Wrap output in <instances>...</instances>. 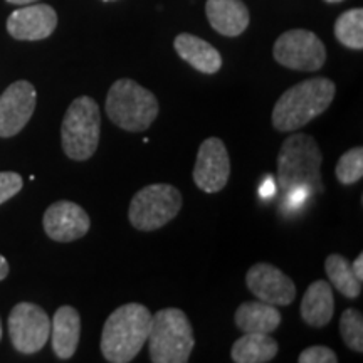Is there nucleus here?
<instances>
[{"instance_id":"nucleus-1","label":"nucleus","mask_w":363,"mask_h":363,"mask_svg":"<svg viewBox=\"0 0 363 363\" xmlns=\"http://www.w3.org/2000/svg\"><path fill=\"white\" fill-rule=\"evenodd\" d=\"M152 326V313L140 303H126L116 308L104 321L101 353L110 363H130L147 343Z\"/></svg>"},{"instance_id":"nucleus-2","label":"nucleus","mask_w":363,"mask_h":363,"mask_svg":"<svg viewBox=\"0 0 363 363\" xmlns=\"http://www.w3.org/2000/svg\"><path fill=\"white\" fill-rule=\"evenodd\" d=\"M337 86L328 78H311L286 89L272 108V126L293 133L328 110Z\"/></svg>"},{"instance_id":"nucleus-3","label":"nucleus","mask_w":363,"mask_h":363,"mask_svg":"<svg viewBox=\"0 0 363 363\" xmlns=\"http://www.w3.org/2000/svg\"><path fill=\"white\" fill-rule=\"evenodd\" d=\"M320 147L311 135L293 133L284 140L278 155V185L284 194L305 190L323 194Z\"/></svg>"},{"instance_id":"nucleus-4","label":"nucleus","mask_w":363,"mask_h":363,"mask_svg":"<svg viewBox=\"0 0 363 363\" xmlns=\"http://www.w3.org/2000/svg\"><path fill=\"white\" fill-rule=\"evenodd\" d=\"M104 110L118 128L130 133H142L157 120L160 108L152 91L133 79L123 78L111 84Z\"/></svg>"},{"instance_id":"nucleus-5","label":"nucleus","mask_w":363,"mask_h":363,"mask_svg":"<svg viewBox=\"0 0 363 363\" xmlns=\"http://www.w3.org/2000/svg\"><path fill=\"white\" fill-rule=\"evenodd\" d=\"M147 342L153 363H187L195 347L189 316L179 308L157 311L152 315Z\"/></svg>"},{"instance_id":"nucleus-6","label":"nucleus","mask_w":363,"mask_h":363,"mask_svg":"<svg viewBox=\"0 0 363 363\" xmlns=\"http://www.w3.org/2000/svg\"><path fill=\"white\" fill-rule=\"evenodd\" d=\"M101 136V113L89 96H79L69 104L61 125V142L66 157L76 162L89 160L96 153Z\"/></svg>"},{"instance_id":"nucleus-7","label":"nucleus","mask_w":363,"mask_h":363,"mask_svg":"<svg viewBox=\"0 0 363 363\" xmlns=\"http://www.w3.org/2000/svg\"><path fill=\"white\" fill-rule=\"evenodd\" d=\"M184 197L170 184H152L133 195L128 208V219L136 230L152 233L162 229L179 216Z\"/></svg>"},{"instance_id":"nucleus-8","label":"nucleus","mask_w":363,"mask_h":363,"mask_svg":"<svg viewBox=\"0 0 363 363\" xmlns=\"http://www.w3.org/2000/svg\"><path fill=\"white\" fill-rule=\"evenodd\" d=\"M276 62L293 71L313 72L321 69L326 61V48L311 30H286L276 39L272 48Z\"/></svg>"},{"instance_id":"nucleus-9","label":"nucleus","mask_w":363,"mask_h":363,"mask_svg":"<svg viewBox=\"0 0 363 363\" xmlns=\"http://www.w3.org/2000/svg\"><path fill=\"white\" fill-rule=\"evenodd\" d=\"M9 337L12 347L22 355L43 350L51 335V318L34 303H17L9 315Z\"/></svg>"},{"instance_id":"nucleus-10","label":"nucleus","mask_w":363,"mask_h":363,"mask_svg":"<svg viewBox=\"0 0 363 363\" xmlns=\"http://www.w3.org/2000/svg\"><path fill=\"white\" fill-rule=\"evenodd\" d=\"M192 177L195 185L206 194H217L225 189L230 177V158L220 138L211 136L201 143Z\"/></svg>"},{"instance_id":"nucleus-11","label":"nucleus","mask_w":363,"mask_h":363,"mask_svg":"<svg viewBox=\"0 0 363 363\" xmlns=\"http://www.w3.org/2000/svg\"><path fill=\"white\" fill-rule=\"evenodd\" d=\"M38 91L29 81H16L0 96V138L19 135L34 115Z\"/></svg>"},{"instance_id":"nucleus-12","label":"nucleus","mask_w":363,"mask_h":363,"mask_svg":"<svg viewBox=\"0 0 363 363\" xmlns=\"http://www.w3.org/2000/svg\"><path fill=\"white\" fill-rule=\"evenodd\" d=\"M246 284L259 301L274 306H289L296 298V286L283 271L267 262H257L249 267Z\"/></svg>"},{"instance_id":"nucleus-13","label":"nucleus","mask_w":363,"mask_h":363,"mask_svg":"<svg viewBox=\"0 0 363 363\" xmlns=\"http://www.w3.org/2000/svg\"><path fill=\"white\" fill-rule=\"evenodd\" d=\"M43 225L49 239L56 242H72L89 233L91 219L78 203L59 201L45 208Z\"/></svg>"},{"instance_id":"nucleus-14","label":"nucleus","mask_w":363,"mask_h":363,"mask_svg":"<svg viewBox=\"0 0 363 363\" xmlns=\"http://www.w3.org/2000/svg\"><path fill=\"white\" fill-rule=\"evenodd\" d=\"M57 27V13L51 6L34 4L13 11L7 19V33L17 40L48 39Z\"/></svg>"},{"instance_id":"nucleus-15","label":"nucleus","mask_w":363,"mask_h":363,"mask_svg":"<svg viewBox=\"0 0 363 363\" xmlns=\"http://www.w3.org/2000/svg\"><path fill=\"white\" fill-rule=\"evenodd\" d=\"M208 24L225 38H238L249 27V9L242 0H207Z\"/></svg>"},{"instance_id":"nucleus-16","label":"nucleus","mask_w":363,"mask_h":363,"mask_svg":"<svg viewBox=\"0 0 363 363\" xmlns=\"http://www.w3.org/2000/svg\"><path fill=\"white\" fill-rule=\"evenodd\" d=\"M52 350L59 360H69L78 350L81 338V316L76 308H57L51 320Z\"/></svg>"},{"instance_id":"nucleus-17","label":"nucleus","mask_w":363,"mask_h":363,"mask_svg":"<svg viewBox=\"0 0 363 363\" xmlns=\"http://www.w3.org/2000/svg\"><path fill=\"white\" fill-rule=\"evenodd\" d=\"M174 48L179 57L189 62L195 71L202 74H216L222 67V56L212 44L197 35L182 33L175 38Z\"/></svg>"},{"instance_id":"nucleus-18","label":"nucleus","mask_w":363,"mask_h":363,"mask_svg":"<svg viewBox=\"0 0 363 363\" xmlns=\"http://www.w3.org/2000/svg\"><path fill=\"white\" fill-rule=\"evenodd\" d=\"M299 311L303 321L313 328H323L330 323L335 313V298L328 281L318 279L308 286Z\"/></svg>"},{"instance_id":"nucleus-19","label":"nucleus","mask_w":363,"mask_h":363,"mask_svg":"<svg viewBox=\"0 0 363 363\" xmlns=\"http://www.w3.org/2000/svg\"><path fill=\"white\" fill-rule=\"evenodd\" d=\"M234 323L244 333L269 335L281 325V313L264 301H246L235 310Z\"/></svg>"},{"instance_id":"nucleus-20","label":"nucleus","mask_w":363,"mask_h":363,"mask_svg":"<svg viewBox=\"0 0 363 363\" xmlns=\"http://www.w3.org/2000/svg\"><path fill=\"white\" fill-rule=\"evenodd\" d=\"M279 345L267 333H244L230 348L235 363H266L278 355Z\"/></svg>"},{"instance_id":"nucleus-21","label":"nucleus","mask_w":363,"mask_h":363,"mask_svg":"<svg viewBox=\"0 0 363 363\" xmlns=\"http://www.w3.org/2000/svg\"><path fill=\"white\" fill-rule=\"evenodd\" d=\"M325 271L330 283L343 294L345 298L355 299L362 294V281L352 269V262L342 254H331L325 261Z\"/></svg>"},{"instance_id":"nucleus-22","label":"nucleus","mask_w":363,"mask_h":363,"mask_svg":"<svg viewBox=\"0 0 363 363\" xmlns=\"http://www.w3.org/2000/svg\"><path fill=\"white\" fill-rule=\"evenodd\" d=\"M335 38L345 48L362 51L363 49V11L350 9L335 22Z\"/></svg>"},{"instance_id":"nucleus-23","label":"nucleus","mask_w":363,"mask_h":363,"mask_svg":"<svg viewBox=\"0 0 363 363\" xmlns=\"http://www.w3.org/2000/svg\"><path fill=\"white\" fill-rule=\"evenodd\" d=\"M340 335L345 345L357 353L363 352V316L355 308H347L340 316Z\"/></svg>"},{"instance_id":"nucleus-24","label":"nucleus","mask_w":363,"mask_h":363,"mask_svg":"<svg viewBox=\"0 0 363 363\" xmlns=\"http://www.w3.org/2000/svg\"><path fill=\"white\" fill-rule=\"evenodd\" d=\"M335 175L340 184L353 185L363 177V148L355 147L345 152L337 163Z\"/></svg>"},{"instance_id":"nucleus-25","label":"nucleus","mask_w":363,"mask_h":363,"mask_svg":"<svg viewBox=\"0 0 363 363\" xmlns=\"http://www.w3.org/2000/svg\"><path fill=\"white\" fill-rule=\"evenodd\" d=\"M24 187V180L16 172H0V206L16 197Z\"/></svg>"},{"instance_id":"nucleus-26","label":"nucleus","mask_w":363,"mask_h":363,"mask_svg":"<svg viewBox=\"0 0 363 363\" xmlns=\"http://www.w3.org/2000/svg\"><path fill=\"white\" fill-rule=\"evenodd\" d=\"M299 363H337L338 357L331 348L323 347V345H315V347L306 348L299 353Z\"/></svg>"},{"instance_id":"nucleus-27","label":"nucleus","mask_w":363,"mask_h":363,"mask_svg":"<svg viewBox=\"0 0 363 363\" xmlns=\"http://www.w3.org/2000/svg\"><path fill=\"white\" fill-rule=\"evenodd\" d=\"M352 269L357 274V278L360 279V281H363V252L358 254L357 259L352 262Z\"/></svg>"},{"instance_id":"nucleus-28","label":"nucleus","mask_w":363,"mask_h":363,"mask_svg":"<svg viewBox=\"0 0 363 363\" xmlns=\"http://www.w3.org/2000/svg\"><path fill=\"white\" fill-rule=\"evenodd\" d=\"M9 262H7V259L6 257L2 256V254H0V281H4L9 276Z\"/></svg>"},{"instance_id":"nucleus-29","label":"nucleus","mask_w":363,"mask_h":363,"mask_svg":"<svg viewBox=\"0 0 363 363\" xmlns=\"http://www.w3.org/2000/svg\"><path fill=\"white\" fill-rule=\"evenodd\" d=\"M9 4H13V6H29V4L38 2V0H7Z\"/></svg>"},{"instance_id":"nucleus-30","label":"nucleus","mask_w":363,"mask_h":363,"mask_svg":"<svg viewBox=\"0 0 363 363\" xmlns=\"http://www.w3.org/2000/svg\"><path fill=\"white\" fill-rule=\"evenodd\" d=\"M325 2H328V4H338V2H343V0H325Z\"/></svg>"},{"instance_id":"nucleus-31","label":"nucleus","mask_w":363,"mask_h":363,"mask_svg":"<svg viewBox=\"0 0 363 363\" xmlns=\"http://www.w3.org/2000/svg\"><path fill=\"white\" fill-rule=\"evenodd\" d=\"M2 333H4V331H2V320H0V340H2Z\"/></svg>"},{"instance_id":"nucleus-32","label":"nucleus","mask_w":363,"mask_h":363,"mask_svg":"<svg viewBox=\"0 0 363 363\" xmlns=\"http://www.w3.org/2000/svg\"><path fill=\"white\" fill-rule=\"evenodd\" d=\"M103 2H115V0H103Z\"/></svg>"}]
</instances>
